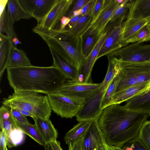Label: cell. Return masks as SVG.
<instances>
[{
	"instance_id": "10",
	"label": "cell",
	"mask_w": 150,
	"mask_h": 150,
	"mask_svg": "<svg viewBox=\"0 0 150 150\" xmlns=\"http://www.w3.org/2000/svg\"><path fill=\"white\" fill-rule=\"evenodd\" d=\"M74 1L58 0L46 16L33 29V32H47L54 29L62 18L68 12Z\"/></svg>"
},
{
	"instance_id": "48",
	"label": "cell",
	"mask_w": 150,
	"mask_h": 150,
	"mask_svg": "<svg viewBox=\"0 0 150 150\" xmlns=\"http://www.w3.org/2000/svg\"><path fill=\"white\" fill-rule=\"evenodd\" d=\"M23 115L27 117L29 116L32 118L34 119L35 117L30 112L23 110L18 109Z\"/></svg>"
},
{
	"instance_id": "19",
	"label": "cell",
	"mask_w": 150,
	"mask_h": 150,
	"mask_svg": "<svg viewBox=\"0 0 150 150\" xmlns=\"http://www.w3.org/2000/svg\"><path fill=\"white\" fill-rule=\"evenodd\" d=\"M150 86V82H148L132 86L116 92L112 97L108 106L113 104H120L127 101L133 97L148 89Z\"/></svg>"
},
{
	"instance_id": "44",
	"label": "cell",
	"mask_w": 150,
	"mask_h": 150,
	"mask_svg": "<svg viewBox=\"0 0 150 150\" xmlns=\"http://www.w3.org/2000/svg\"><path fill=\"white\" fill-rule=\"evenodd\" d=\"M82 16V15H80L72 17L70 19V20L68 24L64 28L63 30L60 31H66L71 29L75 25L78 20Z\"/></svg>"
},
{
	"instance_id": "50",
	"label": "cell",
	"mask_w": 150,
	"mask_h": 150,
	"mask_svg": "<svg viewBox=\"0 0 150 150\" xmlns=\"http://www.w3.org/2000/svg\"><path fill=\"white\" fill-rule=\"evenodd\" d=\"M148 25H149V26H150V21H149V23H148V24H147Z\"/></svg>"
},
{
	"instance_id": "11",
	"label": "cell",
	"mask_w": 150,
	"mask_h": 150,
	"mask_svg": "<svg viewBox=\"0 0 150 150\" xmlns=\"http://www.w3.org/2000/svg\"><path fill=\"white\" fill-rule=\"evenodd\" d=\"M107 88L101 86L96 94L82 106L75 116L77 121H98L103 112L102 102Z\"/></svg>"
},
{
	"instance_id": "14",
	"label": "cell",
	"mask_w": 150,
	"mask_h": 150,
	"mask_svg": "<svg viewBox=\"0 0 150 150\" xmlns=\"http://www.w3.org/2000/svg\"><path fill=\"white\" fill-rule=\"evenodd\" d=\"M125 17L119 19L113 30L102 46L97 60L101 57L107 55L124 47L122 42V22Z\"/></svg>"
},
{
	"instance_id": "49",
	"label": "cell",
	"mask_w": 150,
	"mask_h": 150,
	"mask_svg": "<svg viewBox=\"0 0 150 150\" xmlns=\"http://www.w3.org/2000/svg\"><path fill=\"white\" fill-rule=\"evenodd\" d=\"M44 146L45 150H53L49 143L46 144Z\"/></svg>"
},
{
	"instance_id": "20",
	"label": "cell",
	"mask_w": 150,
	"mask_h": 150,
	"mask_svg": "<svg viewBox=\"0 0 150 150\" xmlns=\"http://www.w3.org/2000/svg\"><path fill=\"white\" fill-rule=\"evenodd\" d=\"M150 21V16L144 18H127L123 25L122 42L124 46L127 45V41L140 29L147 25Z\"/></svg>"
},
{
	"instance_id": "23",
	"label": "cell",
	"mask_w": 150,
	"mask_h": 150,
	"mask_svg": "<svg viewBox=\"0 0 150 150\" xmlns=\"http://www.w3.org/2000/svg\"><path fill=\"white\" fill-rule=\"evenodd\" d=\"M7 6L10 17L13 24L21 19L33 17L23 7L19 0H8Z\"/></svg>"
},
{
	"instance_id": "3",
	"label": "cell",
	"mask_w": 150,
	"mask_h": 150,
	"mask_svg": "<svg viewBox=\"0 0 150 150\" xmlns=\"http://www.w3.org/2000/svg\"><path fill=\"white\" fill-rule=\"evenodd\" d=\"M49 47L72 67L79 70L84 58L83 55L82 36H71L54 29L49 32L36 31Z\"/></svg>"
},
{
	"instance_id": "9",
	"label": "cell",
	"mask_w": 150,
	"mask_h": 150,
	"mask_svg": "<svg viewBox=\"0 0 150 150\" xmlns=\"http://www.w3.org/2000/svg\"><path fill=\"white\" fill-rule=\"evenodd\" d=\"M119 19L112 23H109L101 34L95 47L89 55L85 59L79 70V81L84 82H90L91 75L93 68L100 49L104 42L113 30Z\"/></svg>"
},
{
	"instance_id": "8",
	"label": "cell",
	"mask_w": 150,
	"mask_h": 150,
	"mask_svg": "<svg viewBox=\"0 0 150 150\" xmlns=\"http://www.w3.org/2000/svg\"><path fill=\"white\" fill-rule=\"evenodd\" d=\"M47 96L52 110L62 118H72L83 106L79 101L64 95L52 93Z\"/></svg>"
},
{
	"instance_id": "2",
	"label": "cell",
	"mask_w": 150,
	"mask_h": 150,
	"mask_svg": "<svg viewBox=\"0 0 150 150\" xmlns=\"http://www.w3.org/2000/svg\"><path fill=\"white\" fill-rule=\"evenodd\" d=\"M6 71L8 83L14 91L47 95L54 92L67 80L61 71L53 65L9 67Z\"/></svg>"
},
{
	"instance_id": "36",
	"label": "cell",
	"mask_w": 150,
	"mask_h": 150,
	"mask_svg": "<svg viewBox=\"0 0 150 150\" xmlns=\"http://www.w3.org/2000/svg\"><path fill=\"white\" fill-rule=\"evenodd\" d=\"M122 149L124 150H149L138 137L126 143Z\"/></svg>"
},
{
	"instance_id": "7",
	"label": "cell",
	"mask_w": 150,
	"mask_h": 150,
	"mask_svg": "<svg viewBox=\"0 0 150 150\" xmlns=\"http://www.w3.org/2000/svg\"><path fill=\"white\" fill-rule=\"evenodd\" d=\"M125 62H150V44L136 42L127 45L108 54Z\"/></svg>"
},
{
	"instance_id": "17",
	"label": "cell",
	"mask_w": 150,
	"mask_h": 150,
	"mask_svg": "<svg viewBox=\"0 0 150 150\" xmlns=\"http://www.w3.org/2000/svg\"><path fill=\"white\" fill-rule=\"evenodd\" d=\"M0 80L7 68L13 50L15 47L11 40L7 35L0 33Z\"/></svg>"
},
{
	"instance_id": "38",
	"label": "cell",
	"mask_w": 150,
	"mask_h": 150,
	"mask_svg": "<svg viewBox=\"0 0 150 150\" xmlns=\"http://www.w3.org/2000/svg\"><path fill=\"white\" fill-rule=\"evenodd\" d=\"M91 0H79L77 1L74 3L71 10L67 13L65 15L70 18L73 17L74 13V11L81 9Z\"/></svg>"
},
{
	"instance_id": "47",
	"label": "cell",
	"mask_w": 150,
	"mask_h": 150,
	"mask_svg": "<svg viewBox=\"0 0 150 150\" xmlns=\"http://www.w3.org/2000/svg\"><path fill=\"white\" fill-rule=\"evenodd\" d=\"M8 0H0V15L6 9L5 8L7 5Z\"/></svg>"
},
{
	"instance_id": "26",
	"label": "cell",
	"mask_w": 150,
	"mask_h": 150,
	"mask_svg": "<svg viewBox=\"0 0 150 150\" xmlns=\"http://www.w3.org/2000/svg\"><path fill=\"white\" fill-rule=\"evenodd\" d=\"M92 122L91 121H80L75 125L65 134L64 139L65 144L68 145L70 143H72L86 134Z\"/></svg>"
},
{
	"instance_id": "53",
	"label": "cell",
	"mask_w": 150,
	"mask_h": 150,
	"mask_svg": "<svg viewBox=\"0 0 150 150\" xmlns=\"http://www.w3.org/2000/svg\"><path fill=\"white\" fill-rule=\"evenodd\" d=\"M94 150H97V147L96 149H95Z\"/></svg>"
},
{
	"instance_id": "52",
	"label": "cell",
	"mask_w": 150,
	"mask_h": 150,
	"mask_svg": "<svg viewBox=\"0 0 150 150\" xmlns=\"http://www.w3.org/2000/svg\"><path fill=\"white\" fill-rule=\"evenodd\" d=\"M147 89H150V86Z\"/></svg>"
},
{
	"instance_id": "41",
	"label": "cell",
	"mask_w": 150,
	"mask_h": 150,
	"mask_svg": "<svg viewBox=\"0 0 150 150\" xmlns=\"http://www.w3.org/2000/svg\"><path fill=\"white\" fill-rule=\"evenodd\" d=\"M97 150H110L104 139L100 129L97 140Z\"/></svg>"
},
{
	"instance_id": "16",
	"label": "cell",
	"mask_w": 150,
	"mask_h": 150,
	"mask_svg": "<svg viewBox=\"0 0 150 150\" xmlns=\"http://www.w3.org/2000/svg\"><path fill=\"white\" fill-rule=\"evenodd\" d=\"M49 47L53 58V65L58 68L67 79L79 81V71L70 64L52 48Z\"/></svg>"
},
{
	"instance_id": "32",
	"label": "cell",
	"mask_w": 150,
	"mask_h": 150,
	"mask_svg": "<svg viewBox=\"0 0 150 150\" xmlns=\"http://www.w3.org/2000/svg\"><path fill=\"white\" fill-rule=\"evenodd\" d=\"M107 56L108 61V70L104 79L101 83V86L106 88L108 87L118 70L115 57L110 54Z\"/></svg>"
},
{
	"instance_id": "18",
	"label": "cell",
	"mask_w": 150,
	"mask_h": 150,
	"mask_svg": "<svg viewBox=\"0 0 150 150\" xmlns=\"http://www.w3.org/2000/svg\"><path fill=\"white\" fill-rule=\"evenodd\" d=\"M0 129L5 130L7 146L11 147L10 137L12 133L18 129L16 122L10 111V108L2 105L0 108Z\"/></svg>"
},
{
	"instance_id": "15",
	"label": "cell",
	"mask_w": 150,
	"mask_h": 150,
	"mask_svg": "<svg viewBox=\"0 0 150 150\" xmlns=\"http://www.w3.org/2000/svg\"><path fill=\"white\" fill-rule=\"evenodd\" d=\"M126 101L125 108L150 115V89H146Z\"/></svg>"
},
{
	"instance_id": "5",
	"label": "cell",
	"mask_w": 150,
	"mask_h": 150,
	"mask_svg": "<svg viewBox=\"0 0 150 150\" xmlns=\"http://www.w3.org/2000/svg\"><path fill=\"white\" fill-rule=\"evenodd\" d=\"M122 73L116 92L130 87L150 82V62H125L115 57Z\"/></svg>"
},
{
	"instance_id": "29",
	"label": "cell",
	"mask_w": 150,
	"mask_h": 150,
	"mask_svg": "<svg viewBox=\"0 0 150 150\" xmlns=\"http://www.w3.org/2000/svg\"><path fill=\"white\" fill-rule=\"evenodd\" d=\"M117 66L118 68V71L107 89L103 99L102 104V109L103 110L108 106L111 101L112 97L115 93L118 86L122 77L121 72L117 64Z\"/></svg>"
},
{
	"instance_id": "24",
	"label": "cell",
	"mask_w": 150,
	"mask_h": 150,
	"mask_svg": "<svg viewBox=\"0 0 150 150\" xmlns=\"http://www.w3.org/2000/svg\"><path fill=\"white\" fill-rule=\"evenodd\" d=\"M92 9L86 14L82 16L70 30L66 31H60L71 36H83L92 22Z\"/></svg>"
},
{
	"instance_id": "1",
	"label": "cell",
	"mask_w": 150,
	"mask_h": 150,
	"mask_svg": "<svg viewBox=\"0 0 150 150\" xmlns=\"http://www.w3.org/2000/svg\"><path fill=\"white\" fill-rule=\"evenodd\" d=\"M149 116L115 104L103 110L98 122L106 143L122 148L126 143L138 137Z\"/></svg>"
},
{
	"instance_id": "54",
	"label": "cell",
	"mask_w": 150,
	"mask_h": 150,
	"mask_svg": "<svg viewBox=\"0 0 150 150\" xmlns=\"http://www.w3.org/2000/svg\"><path fill=\"white\" fill-rule=\"evenodd\" d=\"M7 150H8V149H7Z\"/></svg>"
},
{
	"instance_id": "30",
	"label": "cell",
	"mask_w": 150,
	"mask_h": 150,
	"mask_svg": "<svg viewBox=\"0 0 150 150\" xmlns=\"http://www.w3.org/2000/svg\"><path fill=\"white\" fill-rule=\"evenodd\" d=\"M16 123L17 128L40 145L44 146L46 144L39 132L35 125L29 122L20 124Z\"/></svg>"
},
{
	"instance_id": "40",
	"label": "cell",
	"mask_w": 150,
	"mask_h": 150,
	"mask_svg": "<svg viewBox=\"0 0 150 150\" xmlns=\"http://www.w3.org/2000/svg\"><path fill=\"white\" fill-rule=\"evenodd\" d=\"M104 2V0H95L92 10V16L93 18L92 22L94 21L99 14L102 8Z\"/></svg>"
},
{
	"instance_id": "45",
	"label": "cell",
	"mask_w": 150,
	"mask_h": 150,
	"mask_svg": "<svg viewBox=\"0 0 150 150\" xmlns=\"http://www.w3.org/2000/svg\"><path fill=\"white\" fill-rule=\"evenodd\" d=\"M70 20V18L65 16H63L60 21V25L59 27L55 28L54 29L59 30H63L65 27L68 24Z\"/></svg>"
},
{
	"instance_id": "33",
	"label": "cell",
	"mask_w": 150,
	"mask_h": 150,
	"mask_svg": "<svg viewBox=\"0 0 150 150\" xmlns=\"http://www.w3.org/2000/svg\"><path fill=\"white\" fill-rule=\"evenodd\" d=\"M150 40V26L146 25L138 30L127 42L130 43H143Z\"/></svg>"
},
{
	"instance_id": "12",
	"label": "cell",
	"mask_w": 150,
	"mask_h": 150,
	"mask_svg": "<svg viewBox=\"0 0 150 150\" xmlns=\"http://www.w3.org/2000/svg\"><path fill=\"white\" fill-rule=\"evenodd\" d=\"M122 3L121 0H104L99 14L84 34L100 35L109 23L115 11Z\"/></svg>"
},
{
	"instance_id": "28",
	"label": "cell",
	"mask_w": 150,
	"mask_h": 150,
	"mask_svg": "<svg viewBox=\"0 0 150 150\" xmlns=\"http://www.w3.org/2000/svg\"><path fill=\"white\" fill-rule=\"evenodd\" d=\"M8 11L5 9L0 15V33H5L12 41L18 38L13 27Z\"/></svg>"
},
{
	"instance_id": "34",
	"label": "cell",
	"mask_w": 150,
	"mask_h": 150,
	"mask_svg": "<svg viewBox=\"0 0 150 150\" xmlns=\"http://www.w3.org/2000/svg\"><path fill=\"white\" fill-rule=\"evenodd\" d=\"M144 145L150 150V121L147 120L141 127L138 137Z\"/></svg>"
},
{
	"instance_id": "27",
	"label": "cell",
	"mask_w": 150,
	"mask_h": 150,
	"mask_svg": "<svg viewBox=\"0 0 150 150\" xmlns=\"http://www.w3.org/2000/svg\"><path fill=\"white\" fill-rule=\"evenodd\" d=\"M33 65L25 52L22 50L15 47L7 66L9 67H18Z\"/></svg>"
},
{
	"instance_id": "46",
	"label": "cell",
	"mask_w": 150,
	"mask_h": 150,
	"mask_svg": "<svg viewBox=\"0 0 150 150\" xmlns=\"http://www.w3.org/2000/svg\"><path fill=\"white\" fill-rule=\"evenodd\" d=\"M53 150H63L59 142L54 140L49 143Z\"/></svg>"
},
{
	"instance_id": "35",
	"label": "cell",
	"mask_w": 150,
	"mask_h": 150,
	"mask_svg": "<svg viewBox=\"0 0 150 150\" xmlns=\"http://www.w3.org/2000/svg\"><path fill=\"white\" fill-rule=\"evenodd\" d=\"M133 0H124L114 13L109 23H112L123 17H126Z\"/></svg>"
},
{
	"instance_id": "31",
	"label": "cell",
	"mask_w": 150,
	"mask_h": 150,
	"mask_svg": "<svg viewBox=\"0 0 150 150\" xmlns=\"http://www.w3.org/2000/svg\"><path fill=\"white\" fill-rule=\"evenodd\" d=\"M101 35L85 34L83 36L82 50L84 59L90 54L98 42Z\"/></svg>"
},
{
	"instance_id": "13",
	"label": "cell",
	"mask_w": 150,
	"mask_h": 150,
	"mask_svg": "<svg viewBox=\"0 0 150 150\" xmlns=\"http://www.w3.org/2000/svg\"><path fill=\"white\" fill-rule=\"evenodd\" d=\"M58 0H19L24 9L37 20L42 21Z\"/></svg>"
},
{
	"instance_id": "4",
	"label": "cell",
	"mask_w": 150,
	"mask_h": 150,
	"mask_svg": "<svg viewBox=\"0 0 150 150\" xmlns=\"http://www.w3.org/2000/svg\"><path fill=\"white\" fill-rule=\"evenodd\" d=\"M2 103L10 108L25 110L35 118L43 119H50L52 111L48 96L34 92L14 91Z\"/></svg>"
},
{
	"instance_id": "22",
	"label": "cell",
	"mask_w": 150,
	"mask_h": 150,
	"mask_svg": "<svg viewBox=\"0 0 150 150\" xmlns=\"http://www.w3.org/2000/svg\"><path fill=\"white\" fill-rule=\"evenodd\" d=\"M150 16V0H133L127 18H144Z\"/></svg>"
},
{
	"instance_id": "39",
	"label": "cell",
	"mask_w": 150,
	"mask_h": 150,
	"mask_svg": "<svg viewBox=\"0 0 150 150\" xmlns=\"http://www.w3.org/2000/svg\"><path fill=\"white\" fill-rule=\"evenodd\" d=\"M95 2V0H91L81 9L74 11L73 17L80 15L83 16L89 12L93 9Z\"/></svg>"
},
{
	"instance_id": "6",
	"label": "cell",
	"mask_w": 150,
	"mask_h": 150,
	"mask_svg": "<svg viewBox=\"0 0 150 150\" xmlns=\"http://www.w3.org/2000/svg\"><path fill=\"white\" fill-rule=\"evenodd\" d=\"M101 84L68 80L53 93L72 98L83 105L96 94Z\"/></svg>"
},
{
	"instance_id": "51",
	"label": "cell",
	"mask_w": 150,
	"mask_h": 150,
	"mask_svg": "<svg viewBox=\"0 0 150 150\" xmlns=\"http://www.w3.org/2000/svg\"><path fill=\"white\" fill-rule=\"evenodd\" d=\"M120 150H124L122 148H120Z\"/></svg>"
},
{
	"instance_id": "21",
	"label": "cell",
	"mask_w": 150,
	"mask_h": 150,
	"mask_svg": "<svg viewBox=\"0 0 150 150\" xmlns=\"http://www.w3.org/2000/svg\"><path fill=\"white\" fill-rule=\"evenodd\" d=\"M34 125L46 144L57 140L58 132L50 119L35 118Z\"/></svg>"
},
{
	"instance_id": "25",
	"label": "cell",
	"mask_w": 150,
	"mask_h": 150,
	"mask_svg": "<svg viewBox=\"0 0 150 150\" xmlns=\"http://www.w3.org/2000/svg\"><path fill=\"white\" fill-rule=\"evenodd\" d=\"M100 130L98 121H92L83 139V150H94L96 148Z\"/></svg>"
},
{
	"instance_id": "42",
	"label": "cell",
	"mask_w": 150,
	"mask_h": 150,
	"mask_svg": "<svg viewBox=\"0 0 150 150\" xmlns=\"http://www.w3.org/2000/svg\"><path fill=\"white\" fill-rule=\"evenodd\" d=\"M86 133L72 143L69 144L68 145L69 150H83V140Z\"/></svg>"
},
{
	"instance_id": "37",
	"label": "cell",
	"mask_w": 150,
	"mask_h": 150,
	"mask_svg": "<svg viewBox=\"0 0 150 150\" xmlns=\"http://www.w3.org/2000/svg\"><path fill=\"white\" fill-rule=\"evenodd\" d=\"M10 111L16 123L23 124L29 122L27 117L23 115L18 109L10 108Z\"/></svg>"
},
{
	"instance_id": "43",
	"label": "cell",
	"mask_w": 150,
	"mask_h": 150,
	"mask_svg": "<svg viewBox=\"0 0 150 150\" xmlns=\"http://www.w3.org/2000/svg\"><path fill=\"white\" fill-rule=\"evenodd\" d=\"M7 140L6 133L4 129L0 132V150H7Z\"/></svg>"
}]
</instances>
